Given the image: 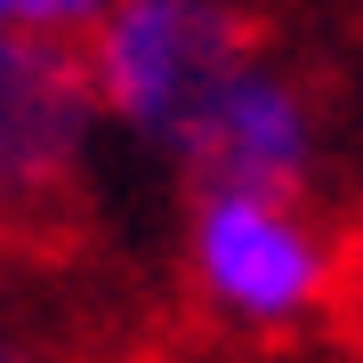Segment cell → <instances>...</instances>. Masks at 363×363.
<instances>
[{"mask_svg":"<svg viewBox=\"0 0 363 363\" xmlns=\"http://www.w3.org/2000/svg\"><path fill=\"white\" fill-rule=\"evenodd\" d=\"M81 57L97 105L121 130L154 138L162 154H186L210 97L259 57V40L226 0H113Z\"/></svg>","mask_w":363,"mask_h":363,"instance_id":"1","label":"cell"},{"mask_svg":"<svg viewBox=\"0 0 363 363\" xmlns=\"http://www.w3.org/2000/svg\"><path fill=\"white\" fill-rule=\"evenodd\" d=\"M186 267L194 291L242 331L307 323L339 283V250L298 210V194H259V186H194Z\"/></svg>","mask_w":363,"mask_h":363,"instance_id":"2","label":"cell"},{"mask_svg":"<svg viewBox=\"0 0 363 363\" xmlns=\"http://www.w3.org/2000/svg\"><path fill=\"white\" fill-rule=\"evenodd\" d=\"M97 113L105 105L89 89V57L73 40H40V33L0 40V210L57 194Z\"/></svg>","mask_w":363,"mask_h":363,"instance_id":"3","label":"cell"},{"mask_svg":"<svg viewBox=\"0 0 363 363\" xmlns=\"http://www.w3.org/2000/svg\"><path fill=\"white\" fill-rule=\"evenodd\" d=\"M194 186H259V194H298L315 169V97L274 65L250 57L242 73L210 97L194 145L178 154Z\"/></svg>","mask_w":363,"mask_h":363,"instance_id":"4","label":"cell"},{"mask_svg":"<svg viewBox=\"0 0 363 363\" xmlns=\"http://www.w3.org/2000/svg\"><path fill=\"white\" fill-rule=\"evenodd\" d=\"M25 16H33V0H0V40H9V33H25Z\"/></svg>","mask_w":363,"mask_h":363,"instance_id":"5","label":"cell"},{"mask_svg":"<svg viewBox=\"0 0 363 363\" xmlns=\"http://www.w3.org/2000/svg\"><path fill=\"white\" fill-rule=\"evenodd\" d=\"M0 363H25V355H16V347H0Z\"/></svg>","mask_w":363,"mask_h":363,"instance_id":"6","label":"cell"}]
</instances>
